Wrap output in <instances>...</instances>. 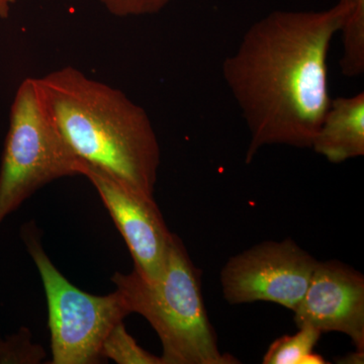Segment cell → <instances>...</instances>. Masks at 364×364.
I'll use <instances>...</instances> for the list:
<instances>
[{
  "label": "cell",
  "mask_w": 364,
  "mask_h": 364,
  "mask_svg": "<svg viewBox=\"0 0 364 364\" xmlns=\"http://www.w3.org/2000/svg\"><path fill=\"white\" fill-rule=\"evenodd\" d=\"M36 81L48 116L81 161L153 196L161 152L142 107L75 67Z\"/></svg>",
  "instance_id": "cell-2"
},
{
  "label": "cell",
  "mask_w": 364,
  "mask_h": 364,
  "mask_svg": "<svg viewBox=\"0 0 364 364\" xmlns=\"http://www.w3.org/2000/svg\"><path fill=\"white\" fill-rule=\"evenodd\" d=\"M338 4L343 9L340 69L346 77H358L364 72V0H339Z\"/></svg>",
  "instance_id": "cell-10"
},
{
  "label": "cell",
  "mask_w": 364,
  "mask_h": 364,
  "mask_svg": "<svg viewBox=\"0 0 364 364\" xmlns=\"http://www.w3.org/2000/svg\"><path fill=\"white\" fill-rule=\"evenodd\" d=\"M338 164L364 155V92L332 98L312 148Z\"/></svg>",
  "instance_id": "cell-9"
},
{
  "label": "cell",
  "mask_w": 364,
  "mask_h": 364,
  "mask_svg": "<svg viewBox=\"0 0 364 364\" xmlns=\"http://www.w3.org/2000/svg\"><path fill=\"white\" fill-rule=\"evenodd\" d=\"M174 234L163 272L149 279L133 270L111 279L130 314L145 318L162 345L163 364H237L222 353L203 303L202 277Z\"/></svg>",
  "instance_id": "cell-3"
},
{
  "label": "cell",
  "mask_w": 364,
  "mask_h": 364,
  "mask_svg": "<svg viewBox=\"0 0 364 364\" xmlns=\"http://www.w3.org/2000/svg\"><path fill=\"white\" fill-rule=\"evenodd\" d=\"M102 354L104 359H111L117 364H163L161 356L153 355L136 343L127 331L124 321L107 335Z\"/></svg>",
  "instance_id": "cell-12"
},
{
  "label": "cell",
  "mask_w": 364,
  "mask_h": 364,
  "mask_svg": "<svg viewBox=\"0 0 364 364\" xmlns=\"http://www.w3.org/2000/svg\"><path fill=\"white\" fill-rule=\"evenodd\" d=\"M85 176L123 236L134 270L146 279L161 274L174 234L169 231L152 195L139 191L117 177L85 164Z\"/></svg>",
  "instance_id": "cell-7"
},
{
  "label": "cell",
  "mask_w": 364,
  "mask_h": 364,
  "mask_svg": "<svg viewBox=\"0 0 364 364\" xmlns=\"http://www.w3.org/2000/svg\"><path fill=\"white\" fill-rule=\"evenodd\" d=\"M1 339H2V337H1V335H0V342H1Z\"/></svg>",
  "instance_id": "cell-17"
},
{
  "label": "cell",
  "mask_w": 364,
  "mask_h": 364,
  "mask_svg": "<svg viewBox=\"0 0 364 364\" xmlns=\"http://www.w3.org/2000/svg\"><path fill=\"white\" fill-rule=\"evenodd\" d=\"M81 161L46 112L36 78L16 90L0 165V225L50 182L82 176Z\"/></svg>",
  "instance_id": "cell-4"
},
{
  "label": "cell",
  "mask_w": 364,
  "mask_h": 364,
  "mask_svg": "<svg viewBox=\"0 0 364 364\" xmlns=\"http://www.w3.org/2000/svg\"><path fill=\"white\" fill-rule=\"evenodd\" d=\"M109 14L119 18L156 14L163 11L170 0H97Z\"/></svg>",
  "instance_id": "cell-14"
},
{
  "label": "cell",
  "mask_w": 364,
  "mask_h": 364,
  "mask_svg": "<svg viewBox=\"0 0 364 364\" xmlns=\"http://www.w3.org/2000/svg\"><path fill=\"white\" fill-rule=\"evenodd\" d=\"M343 9L275 11L254 23L223 63L250 133L246 162L265 146L312 148L332 97L328 56Z\"/></svg>",
  "instance_id": "cell-1"
},
{
  "label": "cell",
  "mask_w": 364,
  "mask_h": 364,
  "mask_svg": "<svg viewBox=\"0 0 364 364\" xmlns=\"http://www.w3.org/2000/svg\"><path fill=\"white\" fill-rule=\"evenodd\" d=\"M318 261L291 239L265 241L232 256L221 272L230 305L268 301L296 310Z\"/></svg>",
  "instance_id": "cell-6"
},
{
  "label": "cell",
  "mask_w": 364,
  "mask_h": 364,
  "mask_svg": "<svg viewBox=\"0 0 364 364\" xmlns=\"http://www.w3.org/2000/svg\"><path fill=\"white\" fill-rule=\"evenodd\" d=\"M322 333L314 328L299 327L294 335H284L272 342L263 356L264 364H325L323 356L315 353Z\"/></svg>",
  "instance_id": "cell-11"
},
{
  "label": "cell",
  "mask_w": 364,
  "mask_h": 364,
  "mask_svg": "<svg viewBox=\"0 0 364 364\" xmlns=\"http://www.w3.org/2000/svg\"><path fill=\"white\" fill-rule=\"evenodd\" d=\"M299 327L343 333L364 351V277L339 261H318L303 299L294 311Z\"/></svg>",
  "instance_id": "cell-8"
},
{
  "label": "cell",
  "mask_w": 364,
  "mask_h": 364,
  "mask_svg": "<svg viewBox=\"0 0 364 364\" xmlns=\"http://www.w3.org/2000/svg\"><path fill=\"white\" fill-rule=\"evenodd\" d=\"M45 356L44 349L33 343L26 328H21L0 342V364L40 363Z\"/></svg>",
  "instance_id": "cell-13"
},
{
  "label": "cell",
  "mask_w": 364,
  "mask_h": 364,
  "mask_svg": "<svg viewBox=\"0 0 364 364\" xmlns=\"http://www.w3.org/2000/svg\"><path fill=\"white\" fill-rule=\"evenodd\" d=\"M364 351L356 350L343 358V363H363Z\"/></svg>",
  "instance_id": "cell-16"
},
{
  "label": "cell",
  "mask_w": 364,
  "mask_h": 364,
  "mask_svg": "<svg viewBox=\"0 0 364 364\" xmlns=\"http://www.w3.org/2000/svg\"><path fill=\"white\" fill-rule=\"evenodd\" d=\"M16 0H0V18H9L11 6L16 4Z\"/></svg>",
  "instance_id": "cell-15"
},
{
  "label": "cell",
  "mask_w": 364,
  "mask_h": 364,
  "mask_svg": "<svg viewBox=\"0 0 364 364\" xmlns=\"http://www.w3.org/2000/svg\"><path fill=\"white\" fill-rule=\"evenodd\" d=\"M21 237L44 286L52 364L102 363V345L114 326L130 315L119 291L95 296L73 286L45 252L33 224Z\"/></svg>",
  "instance_id": "cell-5"
}]
</instances>
